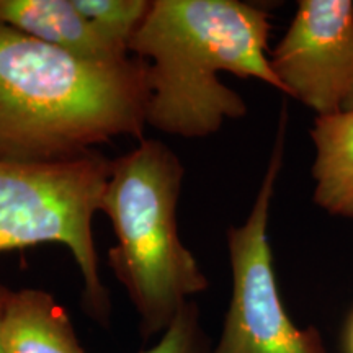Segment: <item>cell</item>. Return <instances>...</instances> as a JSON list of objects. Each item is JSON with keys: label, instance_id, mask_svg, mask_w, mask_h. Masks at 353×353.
I'll list each match as a JSON object with an SVG mask.
<instances>
[{"label": "cell", "instance_id": "6da1fadb", "mask_svg": "<svg viewBox=\"0 0 353 353\" xmlns=\"http://www.w3.org/2000/svg\"><path fill=\"white\" fill-rule=\"evenodd\" d=\"M148 63L92 61L0 25V161L54 162L143 139Z\"/></svg>", "mask_w": 353, "mask_h": 353}, {"label": "cell", "instance_id": "7a4b0ae2", "mask_svg": "<svg viewBox=\"0 0 353 353\" xmlns=\"http://www.w3.org/2000/svg\"><path fill=\"white\" fill-rule=\"evenodd\" d=\"M270 15L239 0H152L130 54L148 63L145 125L185 139L208 138L247 114L221 72L283 92L268 56Z\"/></svg>", "mask_w": 353, "mask_h": 353}, {"label": "cell", "instance_id": "3957f363", "mask_svg": "<svg viewBox=\"0 0 353 353\" xmlns=\"http://www.w3.org/2000/svg\"><path fill=\"white\" fill-rule=\"evenodd\" d=\"M183 176L172 148L143 138L131 152L112 161L101 198L100 211L117 237L108 263L138 312L144 339L164 332L180 309L210 285L179 234Z\"/></svg>", "mask_w": 353, "mask_h": 353}, {"label": "cell", "instance_id": "277c9868", "mask_svg": "<svg viewBox=\"0 0 353 353\" xmlns=\"http://www.w3.org/2000/svg\"><path fill=\"white\" fill-rule=\"evenodd\" d=\"M112 161L92 151L54 162L0 161V252L41 244L68 247L81 270L82 306L99 324L112 312L100 278L92 223Z\"/></svg>", "mask_w": 353, "mask_h": 353}, {"label": "cell", "instance_id": "5b68a950", "mask_svg": "<svg viewBox=\"0 0 353 353\" xmlns=\"http://www.w3.org/2000/svg\"><path fill=\"white\" fill-rule=\"evenodd\" d=\"M288 114L281 110L270 161L242 226L228 231L232 273L231 301L223 332L213 353H329L316 327L299 329L291 319L278 290L268 218L276 176L283 164Z\"/></svg>", "mask_w": 353, "mask_h": 353}, {"label": "cell", "instance_id": "8992f818", "mask_svg": "<svg viewBox=\"0 0 353 353\" xmlns=\"http://www.w3.org/2000/svg\"><path fill=\"white\" fill-rule=\"evenodd\" d=\"M283 94L317 113H341L353 85V2L301 0L270 52Z\"/></svg>", "mask_w": 353, "mask_h": 353}, {"label": "cell", "instance_id": "52a82bcc", "mask_svg": "<svg viewBox=\"0 0 353 353\" xmlns=\"http://www.w3.org/2000/svg\"><path fill=\"white\" fill-rule=\"evenodd\" d=\"M3 353H85L68 312L48 291H12L2 321Z\"/></svg>", "mask_w": 353, "mask_h": 353}, {"label": "cell", "instance_id": "ba28073f", "mask_svg": "<svg viewBox=\"0 0 353 353\" xmlns=\"http://www.w3.org/2000/svg\"><path fill=\"white\" fill-rule=\"evenodd\" d=\"M314 201L330 214L353 218V112L317 117Z\"/></svg>", "mask_w": 353, "mask_h": 353}, {"label": "cell", "instance_id": "9c48e42d", "mask_svg": "<svg viewBox=\"0 0 353 353\" xmlns=\"http://www.w3.org/2000/svg\"><path fill=\"white\" fill-rule=\"evenodd\" d=\"M74 7L95 28L123 50H128L131 38L143 25L149 13L151 0H72Z\"/></svg>", "mask_w": 353, "mask_h": 353}, {"label": "cell", "instance_id": "30bf717a", "mask_svg": "<svg viewBox=\"0 0 353 353\" xmlns=\"http://www.w3.org/2000/svg\"><path fill=\"white\" fill-rule=\"evenodd\" d=\"M141 353H213L210 337L201 327L198 304H185L157 343Z\"/></svg>", "mask_w": 353, "mask_h": 353}, {"label": "cell", "instance_id": "8fae6325", "mask_svg": "<svg viewBox=\"0 0 353 353\" xmlns=\"http://www.w3.org/2000/svg\"><path fill=\"white\" fill-rule=\"evenodd\" d=\"M12 290H8L6 285L0 283V353H3L2 348V321H3V312H6V306L8 298H10Z\"/></svg>", "mask_w": 353, "mask_h": 353}, {"label": "cell", "instance_id": "7c38bea8", "mask_svg": "<svg viewBox=\"0 0 353 353\" xmlns=\"http://www.w3.org/2000/svg\"><path fill=\"white\" fill-rule=\"evenodd\" d=\"M343 353H353V312L343 332Z\"/></svg>", "mask_w": 353, "mask_h": 353}, {"label": "cell", "instance_id": "4fadbf2b", "mask_svg": "<svg viewBox=\"0 0 353 353\" xmlns=\"http://www.w3.org/2000/svg\"><path fill=\"white\" fill-rule=\"evenodd\" d=\"M342 112H353V85L350 88V94H348L345 103H343Z\"/></svg>", "mask_w": 353, "mask_h": 353}]
</instances>
